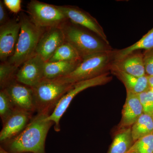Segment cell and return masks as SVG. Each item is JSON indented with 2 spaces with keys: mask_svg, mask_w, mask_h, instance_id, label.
<instances>
[{
  "mask_svg": "<svg viewBox=\"0 0 153 153\" xmlns=\"http://www.w3.org/2000/svg\"><path fill=\"white\" fill-rule=\"evenodd\" d=\"M6 6L4 2L0 1V24L1 25L5 24L9 21L7 14L6 10Z\"/></svg>",
  "mask_w": 153,
  "mask_h": 153,
  "instance_id": "83f0119b",
  "label": "cell"
},
{
  "mask_svg": "<svg viewBox=\"0 0 153 153\" xmlns=\"http://www.w3.org/2000/svg\"><path fill=\"white\" fill-rule=\"evenodd\" d=\"M0 153H11L7 152L4 149L1 147H0Z\"/></svg>",
  "mask_w": 153,
  "mask_h": 153,
  "instance_id": "f546056e",
  "label": "cell"
},
{
  "mask_svg": "<svg viewBox=\"0 0 153 153\" xmlns=\"http://www.w3.org/2000/svg\"><path fill=\"white\" fill-rule=\"evenodd\" d=\"M82 59L74 47L65 42L57 49L47 62L57 61H78Z\"/></svg>",
  "mask_w": 153,
  "mask_h": 153,
  "instance_id": "44dd1931",
  "label": "cell"
},
{
  "mask_svg": "<svg viewBox=\"0 0 153 153\" xmlns=\"http://www.w3.org/2000/svg\"><path fill=\"white\" fill-rule=\"evenodd\" d=\"M16 107L5 91H0V117L4 123L16 109Z\"/></svg>",
  "mask_w": 153,
  "mask_h": 153,
  "instance_id": "603a6c76",
  "label": "cell"
},
{
  "mask_svg": "<svg viewBox=\"0 0 153 153\" xmlns=\"http://www.w3.org/2000/svg\"><path fill=\"white\" fill-rule=\"evenodd\" d=\"M134 142L153 132V116L143 113L131 127Z\"/></svg>",
  "mask_w": 153,
  "mask_h": 153,
  "instance_id": "ffe728a7",
  "label": "cell"
},
{
  "mask_svg": "<svg viewBox=\"0 0 153 153\" xmlns=\"http://www.w3.org/2000/svg\"><path fill=\"white\" fill-rule=\"evenodd\" d=\"M135 153V152H131V153Z\"/></svg>",
  "mask_w": 153,
  "mask_h": 153,
  "instance_id": "4dcf8cb0",
  "label": "cell"
},
{
  "mask_svg": "<svg viewBox=\"0 0 153 153\" xmlns=\"http://www.w3.org/2000/svg\"><path fill=\"white\" fill-rule=\"evenodd\" d=\"M144 113L153 116V91L151 88L138 94Z\"/></svg>",
  "mask_w": 153,
  "mask_h": 153,
  "instance_id": "d4e9b609",
  "label": "cell"
},
{
  "mask_svg": "<svg viewBox=\"0 0 153 153\" xmlns=\"http://www.w3.org/2000/svg\"><path fill=\"white\" fill-rule=\"evenodd\" d=\"M65 42L64 34L61 26L47 29L38 42L36 53L46 63L49 61L55 51Z\"/></svg>",
  "mask_w": 153,
  "mask_h": 153,
  "instance_id": "7c38bea8",
  "label": "cell"
},
{
  "mask_svg": "<svg viewBox=\"0 0 153 153\" xmlns=\"http://www.w3.org/2000/svg\"><path fill=\"white\" fill-rule=\"evenodd\" d=\"M73 85L61 83L53 79H44L32 87L36 111L38 114L50 115Z\"/></svg>",
  "mask_w": 153,
  "mask_h": 153,
  "instance_id": "5b68a950",
  "label": "cell"
},
{
  "mask_svg": "<svg viewBox=\"0 0 153 153\" xmlns=\"http://www.w3.org/2000/svg\"><path fill=\"white\" fill-rule=\"evenodd\" d=\"M114 51L102 52L82 59L72 72L53 80L61 83L74 84L94 78L106 73L114 60Z\"/></svg>",
  "mask_w": 153,
  "mask_h": 153,
  "instance_id": "3957f363",
  "label": "cell"
},
{
  "mask_svg": "<svg viewBox=\"0 0 153 153\" xmlns=\"http://www.w3.org/2000/svg\"><path fill=\"white\" fill-rule=\"evenodd\" d=\"M149 85L151 88H153V76H148Z\"/></svg>",
  "mask_w": 153,
  "mask_h": 153,
  "instance_id": "f1b7e54d",
  "label": "cell"
},
{
  "mask_svg": "<svg viewBox=\"0 0 153 153\" xmlns=\"http://www.w3.org/2000/svg\"><path fill=\"white\" fill-rule=\"evenodd\" d=\"M45 63L39 55L35 53L20 67L15 79L30 87L36 86L44 79Z\"/></svg>",
  "mask_w": 153,
  "mask_h": 153,
  "instance_id": "ba28073f",
  "label": "cell"
},
{
  "mask_svg": "<svg viewBox=\"0 0 153 153\" xmlns=\"http://www.w3.org/2000/svg\"><path fill=\"white\" fill-rule=\"evenodd\" d=\"M82 60L46 62L44 67V79H54L67 75L72 72Z\"/></svg>",
  "mask_w": 153,
  "mask_h": 153,
  "instance_id": "e0dca14e",
  "label": "cell"
},
{
  "mask_svg": "<svg viewBox=\"0 0 153 153\" xmlns=\"http://www.w3.org/2000/svg\"><path fill=\"white\" fill-rule=\"evenodd\" d=\"M113 74L119 78L126 89L127 91L139 94L150 89L147 75L137 77L120 70L110 69Z\"/></svg>",
  "mask_w": 153,
  "mask_h": 153,
  "instance_id": "2e32d148",
  "label": "cell"
},
{
  "mask_svg": "<svg viewBox=\"0 0 153 153\" xmlns=\"http://www.w3.org/2000/svg\"><path fill=\"white\" fill-rule=\"evenodd\" d=\"M27 10L33 23L44 29L60 27L67 19L57 6L37 0L29 3Z\"/></svg>",
  "mask_w": 153,
  "mask_h": 153,
  "instance_id": "52a82bcc",
  "label": "cell"
},
{
  "mask_svg": "<svg viewBox=\"0 0 153 153\" xmlns=\"http://www.w3.org/2000/svg\"><path fill=\"white\" fill-rule=\"evenodd\" d=\"M21 30L14 54L8 61L19 68L36 53V48L45 29L34 24L31 19L22 16Z\"/></svg>",
  "mask_w": 153,
  "mask_h": 153,
  "instance_id": "7a4b0ae2",
  "label": "cell"
},
{
  "mask_svg": "<svg viewBox=\"0 0 153 153\" xmlns=\"http://www.w3.org/2000/svg\"><path fill=\"white\" fill-rule=\"evenodd\" d=\"M111 79V76L106 72L94 78L83 80L73 84L71 89L60 99L52 113L48 117V119L54 123L55 131H60V119L72 100L77 94L89 88L106 84Z\"/></svg>",
  "mask_w": 153,
  "mask_h": 153,
  "instance_id": "8992f818",
  "label": "cell"
},
{
  "mask_svg": "<svg viewBox=\"0 0 153 153\" xmlns=\"http://www.w3.org/2000/svg\"><path fill=\"white\" fill-rule=\"evenodd\" d=\"M3 89L9 96L16 108L32 113L36 111L32 87L15 79Z\"/></svg>",
  "mask_w": 153,
  "mask_h": 153,
  "instance_id": "8fae6325",
  "label": "cell"
},
{
  "mask_svg": "<svg viewBox=\"0 0 153 153\" xmlns=\"http://www.w3.org/2000/svg\"><path fill=\"white\" fill-rule=\"evenodd\" d=\"M152 48L153 28L136 43L124 49L114 51L113 61L120 60L137 50L140 49L147 50Z\"/></svg>",
  "mask_w": 153,
  "mask_h": 153,
  "instance_id": "d6986e66",
  "label": "cell"
},
{
  "mask_svg": "<svg viewBox=\"0 0 153 153\" xmlns=\"http://www.w3.org/2000/svg\"><path fill=\"white\" fill-rule=\"evenodd\" d=\"M153 153V132L134 143L128 153Z\"/></svg>",
  "mask_w": 153,
  "mask_h": 153,
  "instance_id": "cb8c5ba5",
  "label": "cell"
},
{
  "mask_svg": "<svg viewBox=\"0 0 153 153\" xmlns=\"http://www.w3.org/2000/svg\"><path fill=\"white\" fill-rule=\"evenodd\" d=\"M21 30L20 21L9 20L0 27V60L6 62L14 54Z\"/></svg>",
  "mask_w": 153,
  "mask_h": 153,
  "instance_id": "9c48e42d",
  "label": "cell"
},
{
  "mask_svg": "<svg viewBox=\"0 0 153 153\" xmlns=\"http://www.w3.org/2000/svg\"><path fill=\"white\" fill-rule=\"evenodd\" d=\"M3 2L6 7L14 13H18L22 10L21 0H4Z\"/></svg>",
  "mask_w": 153,
  "mask_h": 153,
  "instance_id": "4316f807",
  "label": "cell"
},
{
  "mask_svg": "<svg viewBox=\"0 0 153 153\" xmlns=\"http://www.w3.org/2000/svg\"><path fill=\"white\" fill-rule=\"evenodd\" d=\"M65 42L71 44L82 59L102 52L112 51L109 44L100 38L66 22L61 26Z\"/></svg>",
  "mask_w": 153,
  "mask_h": 153,
  "instance_id": "277c9868",
  "label": "cell"
},
{
  "mask_svg": "<svg viewBox=\"0 0 153 153\" xmlns=\"http://www.w3.org/2000/svg\"><path fill=\"white\" fill-rule=\"evenodd\" d=\"M67 19L74 25L82 26L95 33L99 38L109 44L103 28L95 18L77 7L70 6H57Z\"/></svg>",
  "mask_w": 153,
  "mask_h": 153,
  "instance_id": "30bf717a",
  "label": "cell"
},
{
  "mask_svg": "<svg viewBox=\"0 0 153 153\" xmlns=\"http://www.w3.org/2000/svg\"><path fill=\"white\" fill-rule=\"evenodd\" d=\"M33 114L16 108L10 117L3 123L2 128L0 132L1 144L20 134L33 117Z\"/></svg>",
  "mask_w": 153,
  "mask_h": 153,
  "instance_id": "4fadbf2b",
  "label": "cell"
},
{
  "mask_svg": "<svg viewBox=\"0 0 153 153\" xmlns=\"http://www.w3.org/2000/svg\"><path fill=\"white\" fill-rule=\"evenodd\" d=\"M110 69H117L137 77L146 75L143 55L141 53L134 52L120 60L113 61Z\"/></svg>",
  "mask_w": 153,
  "mask_h": 153,
  "instance_id": "9a60e30c",
  "label": "cell"
},
{
  "mask_svg": "<svg viewBox=\"0 0 153 153\" xmlns=\"http://www.w3.org/2000/svg\"><path fill=\"white\" fill-rule=\"evenodd\" d=\"M134 143L131 128L121 129L115 136L107 153H128Z\"/></svg>",
  "mask_w": 153,
  "mask_h": 153,
  "instance_id": "ac0fdd59",
  "label": "cell"
},
{
  "mask_svg": "<svg viewBox=\"0 0 153 153\" xmlns=\"http://www.w3.org/2000/svg\"><path fill=\"white\" fill-rule=\"evenodd\" d=\"M144 113L138 94L127 91L126 99L122 111L121 129L131 128L140 117Z\"/></svg>",
  "mask_w": 153,
  "mask_h": 153,
  "instance_id": "5bb4252c",
  "label": "cell"
},
{
  "mask_svg": "<svg viewBox=\"0 0 153 153\" xmlns=\"http://www.w3.org/2000/svg\"><path fill=\"white\" fill-rule=\"evenodd\" d=\"M146 73L148 76L153 75V48L145 50L143 53Z\"/></svg>",
  "mask_w": 153,
  "mask_h": 153,
  "instance_id": "484cf974",
  "label": "cell"
},
{
  "mask_svg": "<svg viewBox=\"0 0 153 153\" xmlns=\"http://www.w3.org/2000/svg\"><path fill=\"white\" fill-rule=\"evenodd\" d=\"M49 115L38 114L16 136L1 144V147L11 153H46L47 134L54 123Z\"/></svg>",
  "mask_w": 153,
  "mask_h": 153,
  "instance_id": "6da1fadb",
  "label": "cell"
},
{
  "mask_svg": "<svg viewBox=\"0 0 153 153\" xmlns=\"http://www.w3.org/2000/svg\"><path fill=\"white\" fill-rule=\"evenodd\" d=\"M17 68L8 61L1 62L0 65V86L4 89L9 83L15 79Z\"/></svg>",
  "mask_w": 153,
  "mask_h": 153,
  "instance_id": "7402d4cb",
  "label": "cell"
}]
</instances>
